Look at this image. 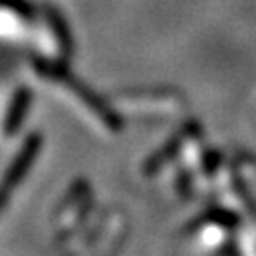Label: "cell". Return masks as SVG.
Here are the masks:
<instances>
[{
	"mask_svg": "<svg viewBox=\"0 0 256 256\" xmlns=\"http://www.w3.org/2000/svg\"><path fill=\"white\" fill-rule=\"evenodd\" d=\"M32 75L36 81L62 105L73 113L83 125L105 140L119 136L123 119L115 113L107 97H99L85 83H81L67 65H50L42 60H32Z\"/></svg>",
	"mask_w": 256,
	"mask_h": 256,
	"instance_id": "6da1fadb",
	"label": "cell"
},
{
	"mask_svg": "<svg viewBox=\"0 0 256 256\" xmlns=\"http://www.w3.org/2000/svg\"><path fill=\"white\" fill-rule=\"evenodd\" d=\"M28 44L34 50L36 60L50 62V65H69L73 56V38L69 26L52 6L34 10Z\"/></svg>",
	"mask_w": 256,
	"mask_h": 256,
	"instance_id": "7a4b0ae2",
	"label": "cell"
},
{
	"mask_svg": "<svg viewBox=\"0 0 256 256\" xmlns=\"http://www.w3.org/2000/svg\"><path fill=\"white\" fill-rule=\"evenodd\" d=\"M127 232H130V220L125 212L119 208H109L103 212H93L83 230L69 242L75 252H93V254H115L121 250Z\"/></svg>",
	"mask_w": 256,
	"mask_h": 256,
	"instance_id": "3957f363",
	"label": "cell"
},
{
	"mask_svg": "<svg viewBox=\"0 0 256 256\" xmlns=\"http://www.w3.org/2000/svg\"><path fill=\"white\" fill-rule=\"evenodd\" d=\"M93 190L87 180H75L50 216V234L56 244H69L93 216Z\"/></svg>",
	"mask_w": 256,
	"mask_h": 256,
	"instance_id": "277c9868",
	"label": "cell"
},
{
	"mask_svg": "<svg viewBox=\"0 0 256 256\" xmlns=\"http://www.w3.org/2000/svg\"><path fill=\"white\" fill-rule=\"evenodd\" d=\"M107 101L121 119L134 121L166 117L178 109V99L172 93L156 89H119L109 93Z\"/></svg>",
	"mask_w": 256,
	"mask_h": 256,
	"instance_id": "5b68a950",
	"label": "cell"
},
{
	"mask_svg": "<svg viewBox=\"0 0 256 256\" xmlns=\"http://www.w3.org/2000/svg\"><path fill=\"white\" fill-rule=\"evenodd\" d=\"M34 10L24 0H0V44H28Z\"/></svg>",
	"mask_w": 256,
	"mask_h": 256,
	"instance_id": "8992f818",
	"label": "cell"
},
{
	"mask_svg": "<svg viewBox=\"0 0 256 256\" xmlns=\"http://www.w3.org/2000/svg\"><path fill=\"white\" fill-rule=\"evenodd\" d=\"M40 148H42L40 134H30L22 142L20 150L12 156V160L4 168L2 176H0V202H2V204H8L6 198H10L12 190L24 180V176L30 170V166L36 162V156H38Z\"/></svg>",
	"mask_w": 256,
	"mask_h": 256,
	"instance_id": "52a82bcc",
	"label": "cell"
},
{
	"mask_svg": "<svg viewBox=\"0 0 256 256\" xmlns=\"http://www.w3.org/2000/svg\"><path fill=\"white\" fill-rule=\"evenodd\" d=\"M30 103H32V93L28 87H18L12 91V95L4 105L2 115H0V142L12 140L22 130Z\"/></svg>",
	"mask_w": 256,
	"mask_h": 256,
	"instance_id": "ba28073f",
	"label": "cell"
}]
</instances>
